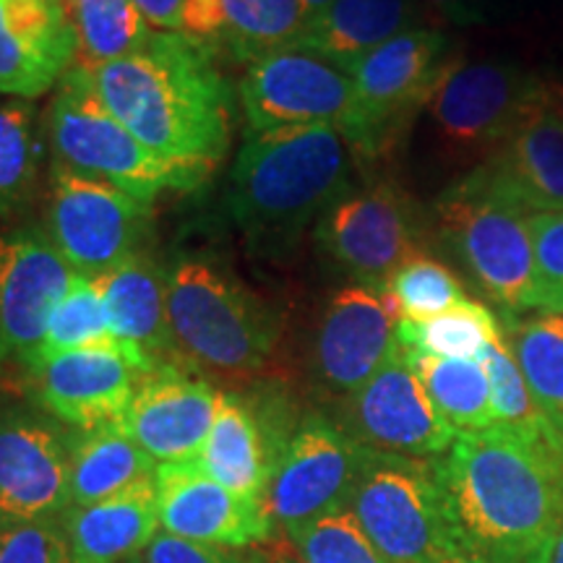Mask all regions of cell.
I'll use <instances>...</instances> for the list:
<instances>
[{
    "label": "cell",
    "mask_w": 563,
    "mask_h": 563,
    "mask_svg": "<svg viewBox=\"0 0 563 563\" xmlns=\"http://www.w3.org/2000/svg\"><path fill=\"white\" fill-rule=\"evenodd\" d=\"M302 3V9H306V13H308V21H311L313 16H319L321 11H327L329 5L334 3V0H300Z\"/></svg>",
    "instance_id": "cell-45"
},
{
    "label": "cell",
    "mask_w": 563,
    "mask_h": 563,
    "mask_svg": "<svg viewBox=\"0 0 563 563\" xmlns=\"http://www.w3.org/2000/svg\"><path fill=\"white\" fill-rule=\"evenodd\" d=\"M110 332L146 373L183 361L167 319V272L146 253H133L115 269L97 274Z\"/></svg>",
    "instance_id": "cell-24"
},
{
    "label": "cell",
    "mask_w": 563,
    "mask_h": 563,
    "mask_svg": "<svg viewBox=\"0 0 563 563\" xmlns=\"http://www.w3.org/2000/svg\"><path fill=\"white\" fill-rule=\"evenodd\" d=\"M548 104V81L509 60H456L428 102L435 146L454 165H483Z\"/></svg>",
    "instance_id": "cell-9"
},
{
    "label": "cell",
    "mask_w": 563,
    "mask_h": 563,
    "mask_svg": "<svg viewBox=\"0 0 563 563\" xmlns=\"http://www.w3.org/2000/svg\"><path fill=\"white\" fill-rule=\"evenodd\" d=\"M405 355L426 386L435 410L456 433L488 431L496 426L490 407V382L481 361L431 357L415 355V352H405Z\"/></svg>",
    "instance_id": "cell-30"
},
{
    "label": "cell",
    "mask_w": 563,
    "mask_h": 563,
    "mask_svg": "<svg viewBox=\"0 0 563 563\" xmlns=\"http://www.w3.org/2000/svg\"><path fill=\"white\" fill-rule=\"evenodd\" d=\"M548 108H551L563 121V81L559 84L548 81Z\"/></svg>",
    "instance_id": "cell-44"
},
{
    "label": "cell",
    "mask_w": 563,
    "mask_h": 563,
    "mask_svg": "<svg viewBox=\"0 0 563 563\" xmlns=\"http://www.w3.org/2000/svg\"><path fill=\"white\" fill-rule=\"evenodd\" d=\"M68 506L70 431L47 412H0V522L58 519Z\"/></svg>",
    "instance_id": "cell-15"
},
{
    "label": "cell",
    "mask_w": 563,
    "mask_h": 563,
    "mask_svg": "<svg viewBox=\"0 0 563 563\" xmlns=\"http://www.w3.org/2000/svg\"><path fill=\"white\" fill-rule=\"evenodd\" d=\"M538 311L563 313V211H538L530 217Z\"/></svg>",
    "instance_id": "cell-38"
},
{
    "label": "cell",
    "mask_w": 563,
    "mask_h": 563,
    "mask_svg": "<svg viewBox=\"0 0 563 563\" xmlns=\"http://www.w3.org/2000/svg\"><path fill=\"white\" fill-rule=\"evenodd\" d=\"M530 217L493 186L481 165L435 199L441 243L501 316L538 311Z\"/></svg>",
    "instance_id": "cell-4"
},
{
    "label": "cell",
    "mask_w": 563,
    "mask_h": 563,
    "mask_svg": "<svg viewBox=\"0 0 563 563\" xmlns=\"http://www.w3.org/2000/svg\"><path fill=\"white\" fill-rule=\"evenodd\" d=\"M125 563H144V561H141V555H139V559H131V561H125Z\"/></svg>",
    "instance_id": "cell-49"
},
{
    "label": "cell",
    "mask_w": 563,
    "mask_h": 563,
    "mask_svg": "<svg viewBox=\"0 0 563 563\" xmlns=\"http://www.w3.org/2000/svg\"><path fill=\"white\" fill-rule=\"evenodd\" d=\"M456 60L452 40L433 26L397 34L357 60L350 68L352 104L340 129L355 159L389 157Z\"/></svg>",
    "instance_id": "cell-7"
},
{
    "label": "cell",
    "mask_w": 563,
    "mask_h": 563,
    "mask_svg": "<svg viewBox=\"0 0 563 563\" xmlns=\"http://www.w3.org/2000/svg\"><path fill=\"white\" fill-rule=\"evenodd\" d=\"M154 32H180L186 0H133Z\"/></svg>",
    "instance_id": "cell-41"
},
{
    "label": "cell",
    "mask_w": 563,
    "mask_h": 563,
    "mask_svg": "<svg viewBox=\"0 0 563 563\" xmlns=\"http://www.w3.org/2000/svg\"><path fill=\"white\" fill-rule=\"evenodd\" d=\"M144 563H253V553H238L230 548L191 543V540L175 538L159 532L152 545L141 553Z\"/></svg>",
    "instance_id": "cell-40"
},
{
    "label": "cell",
    "mask_w": 563,
    "mask_h": 563,
    "mask_svg": "<svg viewBox=\"0 0 563 563\" xmlns=\"http://www.w3.org/2000/svg\"><path fill=\"white\" fill-rule=\"evenodd\" d=\"M74 563H125L139 559L159 534V498L154 477L91 506L60 514Z\"/></svg>",
    "instance_id": "cell-25"
},
{
    "label": "cell",
    "mask_w": 563,
    "mask_h": 563,
    "mask_svg": "<svg viewBox=\"0 0 563 563\" xmlns=\"http://www.w3.org/2000/svg\"><path fill=\"white\" fill-rule=\"evenodd\" d=\"M422 9L431 11L433 16H439L449 24L467 26L477 24L483 19L481 0H420Z\"/></svg>",
    "instance_id": "cell-42"
},
{
    "label": "cell",
    "mask_w": 563,
    "mask_h": 563,
    "mask_svg": "<svg viewBox=\"0 0 563 563\" xmlns=\"http://www.w3.org/2000/svg\"><path fill=\"white\" fill-rule=\"evenodd\" d=\"M464 543L490 563H527L563 525V449L493 426L456 433L435 460Z\"/></svg>",
    "instance_id": "cell-2"
},
{
    "label": "cell",
    "mask_w": 563,
    "mask_h": 563,
    "mask_svg": "<svg viewBox=\"0 0 563 563\" xmlns=\"http://www.w3.org/2000/svg\"><path fill=\"white\" fill-rule=\"evenodd\" d=\"M253 563H300V561H292L290 555H264V553H253Z\"/></svg>",
    "instance_id": "cell-47"
},
{
    "label": "cell",
    "mask_w": 563,
    "mask_h": 563,
    "mask_svg": "<svg viewBox=\"0 0 563 563\" xmlns=\"http://www.w3.org/2000/svg\"><path fill=\"white\" fill-rule=\"evenodd\" d=\"M74 279L76 269L55 249L51 232L0 235V342L24 368L37 357L51 313Z\"/></svg>",
    "instance_id": "cell-19"
},
{
    "label": "cell",
    "mask_w": 563,
    "mask_h": 563,
    "mask_svg": "<svg viewBox=\"0 0 563 563\" xmlns=\"http://www.w3.org/2000/svg\"><path fill=\"white\" fill-rule=\"evenodd\" d=\"M47 133L55 159L91 178L108 180L139 201L154 203L165 191H191L201 180L146 150L97 95L91 70L70 66L58 84Z\"/></svg>",
    "instance_id": "cell-8"
},
{
    "label": "cell",
    "mask_w": 563,
    "mask_h": 563,
    "mask_svg": "<svg viewBox=\"0 0 563 563\" xmlns=\"http://www.w3.org/2000/svg\"><path fill=\"white\" fill-rule=\"evenodd\" d=\"M501 334L504 327L498 316L470 298L428 321L399 319L397 323V344L405 352L462 361H477L483 350Z\"/></svg>",
    "instance_id": "cell-32"
},
{
    "label": "cell",
    "mask_w": 563,
    "mask_h": 563,
    "mask_svg": "<svg viewBox=\"0 0 563 563\" xmlns=\"http://www.w3.org/2000/svg\"><path fill=\"white\" fill-rule=\"evenodd\" d=\"M34 402L76 431L121 422L146 371L123 344H100L45 357L26 368Z\"/></svg>",
    "instance_id": "cell-17"
},
{
    "label": "cell",
    "mask_w": 563,
    "mask_h": 563,
    "mask_svg": "<svg viewBox=\"0 0 563 563\" xmlns=\"http://www.w3.org/2000/svg\"><path fill=\"white\" fill-rule=\"evenodd\" d=\"M527 563H563V525L545 540L543 548Z\"/></svg>",
    "instance_id": "cell-43"
},
{
    "label": "cell",
    "mask_w": 563,
    "mask_h": 563,
    "mask_svg": "<svg viewBox=\"0 0 563 563\" xmlns=\"http://www.w3.org/2000/svg\"><path fill=\"white\" fill-rule=\"evenodd\" d=\"M365 446L321 412L302 415L266 483L264 506L272 522L290 532L347 506Z\"/></svg>",
    "instance_id": "cell-12"
},
{
    "label": "cell",
    "mask_w": 563,
    "mask_h": 563,
    "mask_svg": "<svg viewBox=\"0 0 563 563\" xmlns=\"http://www.w3.org/2000/svg\"><path fill=\"white\" fill-rule=\"evenodd\" d=\"M76 60V32L63 0H0V95L34 100Z\"/></svg>",
    "instance_id": "cell-22"
},
{
    "label": "cell",
    "mask_w": 563,
    "mask_h": 563,
    "mask_svg": "<svg viewBox=\"0 0 563 563\" xmlns=\"http://www.w3.org/2000/svg\"><path fill=\"white\" fill-rule=\"evenodd\" d=\"M42 159L34 110L26 100L0 104V217L30 199Z\"/></svg>",
    "instance_id": "cell-35"
},
{
    "label": "cell",
    "mask_w": 563,
    "mask_h": 563,
    "mask_svg": "<svg viewBox=\"0 0 563 563\" xmlns=\"http://www.w3.org/2000/svg\"><path fill=\"white\" fill-rule=\"evenodd\" d=\"M150 220L152 203L53 159L47 224L55 249L76 274L97 277L139 253Z\"/></svg>",
    "instance_id": "cell-11"
},
{
    "label": "cell",
    "mask_w": 563,
    "mask_h": 563,
    "mask_svg": "<svg viewBox=\"0 0 563 563\" xmlns=\"http://www.w3.org/2000/svg\"><path fill=\"white\" fill-rule=\"evenodd\" d=\"M397 302L389 292L352 285L323 306L313 340V371L321 386L347 399L384 368L397 344Z\"/></svg>",
    "instance_id": "cell-16"
},
{
    "label": "cell",
    "mask_w": 563,
    "mask_h": 563,
    "mask_svg": "<svg viewBox=\"0 0 563 563\" xmlns=\"http://www.w3.org/2000/svg\"><path fill=\"white\" fill-rule=\"evenodd\" d=\"M159 464L121 422L70 431V506H91L150 481Z\"/></svg>",
    "instance_id": "cell-28"
},
{
    "label": "cell",
    "mask_w": 563,
    "mask_h": 563,
    "mask_svg": "<svg viewBox=\"0 0 563 563\" xmlns=\"http://www.w3.org/2000/svg\"><path fill=\"white\" fill-rule=\"evenodd\" d=\"M154 485L159 498V525L175 538L245 551L272 540L277 527L264 501L224 488L203 473L199 460L159 464Z\"/></svg>",
    "instance_id": "cell-21"
},
{
    "label": "cell",
    "mask_w": 563,
    "mask_h": 563,
    "mask_svg": "<svg viewBox=\"0 0 563 563\" xmlns=\"http://www.w3.org/2000/svg\"><path fill=\"white\" fill-rule=\"evenodd\" d=\"M350 104V70L302 45H287L251 63L241 81V108L253 133L295 125L342 129Z\"/></svg>",
    "instance_id": "cell-13"
},
{
    "label": "cell",
    "mask_w": 563,
    "mask_h": 563,
    "mask_svg": "<svg viewBox=\"0 0 563 563\" xmlns=\"http://www.w3.org/2000/svg\"><path fill=\"white\" fill-rule=\"evenodd\" d=\"M220 391L188 361L162 363L139 382L121 428L157 464L196 462L209 439Z\"/></svg>",
    "instance_id": "cell-20"
},
{
    "label": "cell",
    "mask_w": 563,
    "mask_h": 563,
    "mask_svg": "<svg viewBox=\"0 0 563 563\" xmlns=\"http://www.w3.org/2000/svg\"><path fill=\"white\" fill-rule=\"evenodd\" d=\"M446 563H490V561H485L483 555H477L475 551H462L460 555H454V559H449Z\"/></svg>",
    "instance_id": "cell-46"
},
{
    "label": "cell",
    "mask_w": 563,
    "mask_h": 563,
    "mask_svg": "<svg viewBox=\"0 0 563 563\" xmlns=\"http://www.w3.org/2000/svg\"><path fill=\"white\" fill-rule=\"evenodd\" d=\"M477 361L485 365V373H488L493 422L506 428V431L522 435V439L563 449L561 435L553 431V426L548 422L543 410H540V405L534 402L506 334L488 344Z\"/></svg>",
    "instance_id": "cell-33"
},
{
    "label": "cell",
    "mask_w": 563,
    "mask_h": 563,
    "mask_svg": "<svg viewBox=\"0 0 563 563\" xmlns=\"http://www.w3.org/2000/svg\"><path fill=\"white\" fill-rule=\"evenodd\" d=\"M344 509L389 563H446L473 551L456 527L435 460L365 446Z\"/></svg>",
    "instance_id": "cell-6"
},
{
    "label": "cell",
    "mask_w": 563,
    "mask_h": 563,
    "mask_svg": "<svg viewBox=\"0 0 563 563\" xmlns=\"http://www.w3.org/2000/svg\"><path fill=\"white\" fill-rule=\"evenodd\" d=\"M285 394L220 391L199 464L224 488L262 501L298 422L285 420Z\"/></svg>",
    "instance_id": "cell-18"
},
{
    "label": "cell",
    "mask_w": 563,
    "mask_h": 563,
    "mask_svg": "<svg viewBox=\"0 0 563 563\" xmlns=\"http://www.w3.org/2000/svg\"><path fill=\"white\" fill-rule=\"evenodd\" d=\"M100 344H121L110 332L108 308L100 285L95 277L76 274L74 285L66 298H63L47 321L45 340L34 357V363L45 357L60 355V352L81 350V347H100ZM32 363V365H34ZM30 368V365H26Z\"/></svg>",
    "instance_id": "cell-34"
},
{
    "label": "cell",
    "mask_w": 563,
    "mask_h": 563,
    "mask_svg": "<svg viewBox=\"0 0 563 563\" xmlns=\"http://www.w3.org/2000/svg\"><path fill=\"white\" fill-rule=\"evenodd\" d=\"M397 302L399 316L407 321H428L446 313L456 302L467 300L464 279L441 258L418 253L386 285Z\"/></svg>",
    "instance_id": "cell-36"
},
{
    "label": "cell",
    "mask_w": 563,
    "mask_h": 563,
    "mask_svg": "<svg viewBox=\"0 0 563 563\" xmlns=\"http://www.w3.org/2000/svg\"><path fill=\"white\" fill-rule=\"evenodd\" d=\"M316 241L355 285L382 292L412 256L426 253L418 207L394 180L344 194L316 224Z\"/></svg>",
    "instance_id": "cell-10"
},
{
    "label": "cell",
    "mask_w": 563,
    "mask_h": 563,
    "mask_svg": "<svg viewBox=\"0 0 563 563\" xmlns=\"http://www.w3.org/2000/svg\"><path fill=\"white\" fill-rule=\"evenodd\" d=\"M422 11L420 0H334L308 21L298 45L350 70L384 42L422 26Z\"/></svg>",
    "instance_id": "cell-27"
},
{
    "label": "cell",
    "mask_w": 563,
    "mask_h": 563,
    "mask_svg": "<svg viewBox=\"0 0 563 563\" xmlns=\"http://www.w3.org/2000/svg\"><path fill=\"white\" fill-rule=\"evenodd\" d=\"M0 563H74L60 517L0 522Z\"/></svg>",
    "instance_id": "cell-39"
},
{
    "label": "cell",
    "mask_w": 563,
    "mask_h": 563,
    "mask_svg": "<svg viewBox=\"0 0 563 563\" xmlns=\"http://www.w3.org/2000/svg\"><path fill=\"white\" fill-rule=\"evenodd\" d=\"M300 563H389L365 538L347 509L287 532Z\"/></svg>",
    "instance_id": "cell-37"
},
{
    "label": "cell",
    "mask_w": 563,
    "mask_h": 563,
    "mask_svg": "<svg viewBox=\"0 0 563 563\" xmlns=\"http://www.w3.org/2000/svg\"><path fill=\"white\" fill-rule=\"evenodd\" d=\"M308 26L300 0H186L180 34L235 63L298 45Z\"/></svg>",
    "instance_id": "cell-23"
},
{
    "label": "cell",
    "mask_w": 563,
    "mask_h": 563,
    "mask_svg": "<svg viewBox=\"0 0 563 563\" xmlns=\"http://www.w3.org/2000/svg\"><path fill=\"white\" fill-rule=\"evenodd\" d=\"M355 154L336 125L249 131L228 209L258 256H285L350 188Z\"/></svg>",
    "instance_id": "cell-3"
},
{
    "label": "cell",
    "mask_w": 563,
    "mask_h": 563,
    "mask_svg": "<svg viewBox=\"0 0 563 563\" xmlns=\"http://www.w3.org/2000/svg\"><path fill=\"white\" fill-rule=\"evenodd\" d=\"M501 327L534 402L563 441V313L504 316Z\"/></svg>",
    "instance_id": "cell-29"
},
{
    "label": "cell",
    "mask_w": 563,
    "mask_h": 563,
    "mask_svg": "<svg viewBox=\"0 0 563 563\" xmlns=\"http://www.w3.org/2000/svg\"><path fill=\"white\" fill-rule=\"evenodd\" d=\"M5 357H11V355H9V352H5V347H3V342H0V368H3Z\"/></svg>",
    "instance_id": "cell-48"
},
{
    "label": "cell",
    "mask_w": 563,
    "mask_h": 563,
    "mask_svg": "<svg viewBox=\"0 0 563 563\" xmlns=\"http://www.w3.org/2000/svg\"><path fill=\"white\" fill-rule=\"evenodd\" d=\"M76 32L74 66L95 70L144 47L154 30L133 0H63Z\"/></svg>",
    "instance_id": "cell-31"
},
{
    "label": "cell",
    "mask_w": 563,
    "mask_h": 563,
    "mask_svg": "<svg viewBox=\"0 0 563 563\" xmlns=\"http://www.w3.org/2000/svg\"><path fill=\"white\" fill-rule=\"evenodd\" d=\"M91 76L108 110L146 150L207 183L232 133L230 84L207 47L180 32H154Z\"/></svg>",
    "instance_id": "cell-1"
},
{
    "label": "cell",
    "mask_w": 563,
    "mask_h": 563,
    "mask_svg": "<svg viewBox=\"0 0 563 563\" xmlns=\"http://www.w3.org/2000/svg\"><path fill=\"white\" fill-rule=\"evenodd\" d=\"M481 167L527 214L563 211V121L543 104Z\"/></svg>",
    "instance_id": "cell-26"
},
{
    "label": "cell",
    "mask_w": 563,
    "mask_h": 563,
    "mask_svg": "<svg viewBox=\"0 0 563 563\" xmlns=\"http://www.w3.org/2000/svg\"><path fill=\"white\" fill-rule=\"evenodd\" d=\"M167 319L183 361L228 376L264 371L279 342L266 302L201 256H180L167 272Z\"/></svg>",
    "instance_id": "cell-5"
},
{
    "label": "cell",
    "mask_w": 563,
    "mask_h": 563,
    "mask_svg": "<svg viewBox=\"0 0 563 563\" xmlns=\"http://www.w3.org/2000/svg\"><path fill=\"white\" fill-rule=\"evenodd\" d=\"M336 422L373 452L415 460H439L456 439L402 350L394 352L368 384L342 399Z\"/></svg>",
    "instance_id": "cell-14"
}]
</instances>
